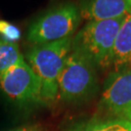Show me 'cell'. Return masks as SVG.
Wrapping results in <instances>:
<instances>
[{"mask_svg": "<svg viewBox=\"0 0 131 131\" xmlns=\"http://www.w3.org/2000/svg\"><path fill=\"white\" fill-rule=\"evenodd\" d=\"M126 16L114 19L89 21L72 39V51L86 57L94 67L102 70L110 68L115 40Z\"/></svg>", "mask_w": 131, "mask_h": 131, "instance_id": "1", "label": "cell"}, {"mask_svg": "<svg viewBox=\"0 0 131 131\" xmlns=\"http://www.w3.org/2000/svg\"><path fill=\"white\" fill-rule=\"evenodd\" d=\"M72 37H68L46 44L34 45L28 52V64L41 81L43 102H52L57 97V80L72 50Z\"/></svg>", "mask_w": 131, "mask_h": 131, "instance_id": "2", "label": "cell"}, {"mask_svg": "<svg viewBox=\"0 0 131 131\" xmlns=\"http://www.w3.org/2000/svg\"><path fill=\"white\" fill-rule=\"evenodd\" d=\"M57 84V96L61 100L65 102L83 101L96 90L95 67L83 54L71 50L59 74Z\"/></svg>", "mask_w": 131, "mask_h": 131, "instance_id": "3", "label": "cell"}, {"mask_svg": "<svg viewBox=\"0 0 131 131\" xmlns=\"http://www.w3.org/2000/svg\"><path fill=\"white\" fill-rule=\"evenodd\" d=\"M81 21L80 9L72 3L57 5L30 24L27 39L34 45L72 37Z\"/></svg>", "mask_w": 131, "mask_h": 131, "instance_id": "4", "label": "cell"}, {"mask_svg": "<svg viewBox=\"0 0 131 131\" xmlns=\"http://www.w3.org/2000/svg\"><path fill=\"white\" fill-rule=\"evenodd\" d=\"M0 89L8 98L19 104L42 102L41 81L24 58L0 73Z\"/></svg>", "mask_w": 131, "mask_h": 131, "instance_id": "5", "label": "cell"}, {"mask_svg": "<svg viewBox=\"0 0 131 131\" xmlns=\"http://www.w3.org/2000/svg\"><path fill=\"white\" fill-rule=\"evenodd\" d=\"M100 107L107 117L131 122V68L114 72L104 84Z\"/></svg>", "mask_w": 131, "mask_h": 131, "instance_id": "6", "label": "cell"}, {"mask_svg": "<svg viewBox=\"0 0 131 131\" xmlns=\"http://www.w3.org/2000/svg\"><path fill=\"white\" fill-rule=\"evenodd\" d=\"M131 13V0H82L81 18L91 20H106L122 18Z\"/></svg>", "mask_w": 131, "mask_h": 131, "instance_id": "7", "label": "cell"}, {"mask_svg": "<svg viewBox=\"0 0 131 131\" xmlns=\"http://www.w3.org/2000/svg\"><path fill=\"white\" fill-rule=\"evenodd\" d=\"M131 62V13L126 16L114 44L112 66L115 72L126 69Z\"/></svg>", "mask_w": 131, "mask_h": 131, "instance_id": "8", "label": "cell"}, {"mask_svg": "<svg viewBox=\"0 0 131 131\" xmlns=\"http://www.w3.org/2000/svg\"><path fill=\"white\" fill-rule=\"evenodd\" d=\"M68 131H131V122L117 117H94Z\"/></svg>", "mask_w": 131, "mask_h": 131, "instance_id": "9", "label": "cell"}, {"mask_svg": "<svg viewBox=\"0 0 131 131\" xmlns=\"http://www.w3.org/2000/svg\"><path fill=\"white\" fill-rule=\"evenodd\" d=\"M24 59L18 44L0 37V73L4 72Z\"/></svg>", "mask_w": 131, "mask_h": 131, "instance_id": "10", "label": "cell"}, {"mask_svg": "<svg viewBox=\"0 0 131 131\" xmlns=\"http://www.w3.org/2000/svg\"><path fill=\"white\" fill-rule=\"evenodd\" d=\"M20 30L17 26L6 20L0 19V37L10 42L16 43V41L20 39Z\"/></svg>", "mask_w": 131, "mask_h": 131, "instance_id": "11", "label": "cell"}, {"mask_svg": "<svg viewBox=\"0 0 131 131\" xmlns=\"http://www.w3.org/2000/svg\"><path fill=\"white\" fill-rule=\"evenodd\" d=\"M9 131H43V128L38 124H30V125H24L15 129H11Z\"/></svg>", "mask_w": 131, "mask_h": 131, "instance_id": "12", "label": "cell"}, {"mask_svg": "<svg viewBox=\"0 0 131 131\" xmlns=\"http://www.w3.org/2000/svg\"><path fill=\"white\" fill-rule=\"evenodd\" d=\"M130 68H131V62H130Z\"/></svg>", "mask_w": 131, "mask_h": 131, "instance_id": "13", "label": "cell"}]
</instances>
